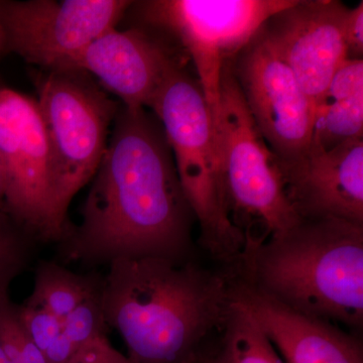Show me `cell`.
Here are the masks:
<instances>
[{
	"label": "cell",
	"mask_w": 363,
	"mask_h": 363,
	"mask_svg": "<svg viewBox=\"0 0 363 363\" xmlns=\"http://www.w3.org/2000/svg\"><path fill=\"white\" fill-rule=\"evenodd\" d=\"M80 224L57 243L56 262L96 271L119 259L191 260L195 216L161 121L121 104Z\"/></svg>",
	"instance_id": "cell-1"
},
{
	"label": "cell",
	"mask_w": 363,
	"mask_h": 363,
	"mask_svg": "<svg viewBox=\"0 0 363 363\" xmlns=\"http://www.w3.org/2000/svg\"><path fill=\"white\" fill-rule=\"evenodd\" d=\"M105 319L133 363H184L222 329L230 279L192 259H119L104 274Z\"/></svg>",
	"instance_id": "cell-2"
},
{
	"label": "cell",
	"mask_w": 363,
	"mask_h": 363,
	"mask_svg": "<svg viewBox=\"0 0 363 363\" xmlns=\"http://www.w3.org/2000/svg\"><path fill=\"white\" fill-rule=\"evenodd\" d=\"M238 279L305 316L363 324V225L301 219L266 238L245 235Z\"/></svg>",
	"instance_id": "cell-3"
},
{
	"label": "cell",
	"mask_w": 363,
	"mask_h": 363,
	"mask_svg": "<svg viewBox=\"0 0 363 363\" xmlns=\"http://www.w3.org/2000/svg\"><path fill=\"white\" fill-rule=\"evenodd\" d=\"M187 63L174 67L150 109L161 121L186 199L200 227V243L215 259L238 264L245 234L233 223L212 114Z\"/></svg>",
	"instance_id": "cell-4"
},
{
	"label": "cell",
	"mask_w": 363,
	"mask_h": 363,
	"mask_svg": "<svg viewBox=\"0 0 363 363\" xmlns=\"http://www.w3.org/2000/svg\"><path fill=\"white\" fill-rule=\"evenodd\" d=\"M35 84L51 152L55 207L71 225L72 200L96 173L121 104L79 69L44 71Z\"/></svg>",
	"instance_id": "cell-5"
},
{
	"label": "cell",
	"mask_w": 363,
	"mask_h": 363,
	"mask_svg": "<svg viewBox=\"0 0 363 363\" xmlns=\"http://www.w3.org/2000/svg\"><path fill=\"white\" fill-rule=\"evenodd\" d=\"M294 0L133 1L140 26L156 33L193 64L212 116L222 73L267 18Z\"/></svg>",
	"instance_id": "cell-6"
},
{
	"label": "cell",
	"mask_w": 363,
	"mask_h": 363,
	"mask_svg": "<svg viewBox=\"0 0 363 363\" xmlns=\"http://www.w3.org/2000/svg\"><path fill=\"white\" fill-rule=\"evenodd\" d=\"M212 119L233 223L242 231L248 223L245 234L262 227V238L297 224L301 218L286 197L276 157L253 123L230 65L222 73Z\"/></svg>",
	"instance_id": "cell-7"
},
{
	"label": "cell",
	"mask_w": 363,
	"mask_h": 363,
	"mask_svg": "<svg viewBox=\"0 0 363 363\" xmlns=\"http://www.w3.org/2000/svg\"><path fill=\"white\" fill-rule=\"evenodd\" d=\"M0 176L7 216L35 242L57 245L72 224L55 207L44 119L37 100L6 87H0Z\"/></svg>",
	"instance_id": "cell-8"
},
{
	"label": "cell",
	"mask_w": 363,
	"mask_h": 363,
	"mask_svg": "<svg viewBox=\"0 0 363 363\" xmlns=\"http://www.w3.org/2000/svg\"><path fill=\"white\" fill-rule=\"evenodd\" d=\"M128 0H0L4 52L45 71L70 70L86 48L116 28Z\"/></svg>",
	"instance_id": "cell-9"
},
{
	"label": "cell",
	"mask_w": 363,
	"mask_h": 363,
	"mask_svg": "<svg viewBox=\"0 0 363 363\" xmlns=\"http://www.w3.org/2000/svg\"><path fill=\"white\" fill-rule=\"evenodd\" d=\"M230 68L279 171L297 164L312 145L314 108L293 72L260 30L235 57Z\"/></svg>",
	"instance_id": "cell-10"
},
{
	"label": "cell",
	"mask_w": 363,
	"mask_h": 363,
	"mask_svg": "<svg viewBox=\"0 0 363 363\" xmlns=\"http://www.w3.org/2000/svg\"><path fill=\"white\" fill-rule=\"evenodd\" d=\"M348 7L338 0H294L260 28L267 44L297 78L313 108L346 60Z\"/></svg>",
	"instance_id": "cell-11"
},
{
	"label": "cell",
	"mask_w": 363,
	"mask_h": 363,
	"mask_svg": "<svg viewBox=\"0 0 363 363\" xmlns=\"http://www.w3.org/2000/svg\"><path fill=\"white\" fill-rule=\"evenodd\" d=\"M182 63L187 60L168 40L135 26L104 33L79 55L71 69L95 76L121 105L135 111L150 108L169 71Z\"/></svg>",
	"instance_id": "cell-12"
},
{
	"label": "cell",
	"mask_w": 363,
	"mask_h": 363,
	"mask_svg": "<svg viewBox=\"0 0 363 363\" xmlns=\"http://www.w3.org/2000/svg\"><path fill=\"white\" fill-rule=\"evenodd\" d=\"M279 173L301 219H340L363 225V138L327 150L312 143L301 161Z\"/></svg>",
	"instance_id": "cell-13"
},
{
	"label": "cell",
	"mask_w": 363,
	"mask_h": 363,
	"mask_svg": "<svg viewBox=\"0 0 363 363\" xmlns=\"http://www.w3.org/2000/svg\"><path fill=\"white\" fill-rule=\"evenodd\" d=\"M231 298L266 332L286 363H363L357 337L325 320L279 304L240 279H230Z\"/></svg>",
	"instance_id": "cell-14"
},
{
	"label": "cell",
	"mask_w": 363,
	"mask_h": 363,
	"mask_svg": "<svg viewBox=\"0 0 363 363\" xmlns=\"http://www.w3.org/2000/svg\"><path fill=\"white\" fill-rule=\"evenodd\" d=\"M363 138V60H347L315 107L313 145L327 150Z\"/></svg>",
	"instance_id": "cell-15"
},
{
	"label": "cell",
	"mask_w": 363,
	"mask_h": 363,
	"mask_svg": "<svg viewBox=\"0 0 363 363\" xmlns=\"http://www.w3.org/2000/svg\"><path fill=\"white\" fill-rule=\"evenodd\" d=\"M104 281V274L97 271L77 274L56 260H40L33 292L25 303L63 320L85 298L101 291Z\"/></svg>",
	"instance_id": "cell-16"
},
{
	"label": "cell",
	"mask_w": 363,
	"mask_h": 363,
	"mask_svg": "<svg viewBox=\"0 0 363 363\" xmlns=\"http://www.w3.org/2000/svg\"><path fill=\"white\" fill-rule=\"evenodd\" d=\"M218 350L223 363H286L252 314L233 300Z\"/></svg>",
	"instance_id": "cell-17"
},
{
	"label": "cell",
	"mask_w": 363,
	"mask_h": 363,
	"mask_svg": "<svg viewBox=\"0 0 363 363\" xmlns=\"http://www.w3.org/2000/svg\"><path fill=\"white\" fill-rule=\"evenodd\" d=\"M37 242L0 210V298L9 296V286L30 266Z\"/></svg>",
	"instance_id": "cell-18"
},
{
	"label": "cell",
	"mask_w": 363,
	"mask_h": 363,
	"mask_svg": "<svg viewBox=\"0 0 363 363\" xmlns=\"http://www.w3.org/2000/svg\"><path fill=\"white\" fill-rule=\"evenodd\" d=\"M101 291L85 298L63 319V333L78 350L94 339L107 337L111 330L105 319Z\"/></svg>",
	"instance_id": "cell-19"
},
{
	"label": "cell",
	"mask_w": 363,
	"mask_h": 363,
	"mask_svg": "<svg viewBox=\"0 0 363 363\" xmlns=\"http://www.w3.org/2000/svg\"><path fill=\"white\" fill-rule=\"evenodd\" d=\"M18 318L28 338L43 354L63 332V320L40 307L23 302L18 305Z\"/></svg>",
	"instance_id": "cell-20"
},
{
	"label": "cell",
	"mask_w": 363,
	"mask_h": 363,
	"mask_svg": "<svg viewBox=\"0 0 363 363\" xmlns=\"http://www.w3.org/2000/svg\"><path fill=\"white\" fill-rule=\"evenodd\" d=\"M68 363H133L128 355L114 348L108 337H99L85 344Z\"/></svg>",
	"instance_id": "cell-21"
},
{
	"label": "cell",
	"mask_w": 363,
	"mask_h": 363,
	"mask_svg": "<svg viewBox=\"0 0 363 363\" xmlns=\"http://www.w3.org/2000/svg\"><path fill=\"white\" fill-rule=\"evenodd\" d=\"M344 44L346 59L362 60L363 56V2L348 9L344 25Z\"/></svg>",
	"instance_id": "cell-22"
},
{
	"label": "cell",
	"mask_w": 363,
	"mask_h": 363,
	"mask_svg": "<svg viewBox=\"0 0 363 363\" xmlns=\"http://www.w3.org/2000/svg\"><path fill=\"white\" fill-rule=\"evenodd\" d=\"M184 363H223V362L219 354L218 346L206 347V345H204Z\"/></svg>",
	"instance_id": "cell-23"
},
{
	"label": "cell",
	"mask_w": 363,
	"mask_h": 363,
	"mask_svg": "<svg viewBox=\"0 0 363 363\" xmlns=\"http://www.w3.org/2000/svg\"><path fill=\"white\" fill-rule=\"evenodd\" d=\"M0 363H11L1 343H0Z\"/></svg>",
	"instance_id": "cell-24"
},
{
	"label": "cell",
	"mask_w": 363,
	"mask_h": 363,
	"mask_svg": "<svg viewBox=\"0 0 363 363\" xmlns=\"http://www.w3.org/2000/svg\"><path fill=\"white\" fill-rule=\"evenodd\" d=\"M4 45H6V40H4V28L0 23V54L4 52Z\"/></svg>",
	"instance_id": "cell-25"
},
{
	"label": "cell",
	"mask_w": 363,
	"mask_h": 363,
	"mask_svg": "<svg viewBox=\"0 0 363 363\" xmlns=\"http://www.w3.org/2000/svg\"><path fill=\"white\" fill-rule=\"evenodd\" d=\"M0 209L4 210V190H2L1 176H0Z\"/></svg>",
	"instance_id": "cell-26"
}]
</instances>
